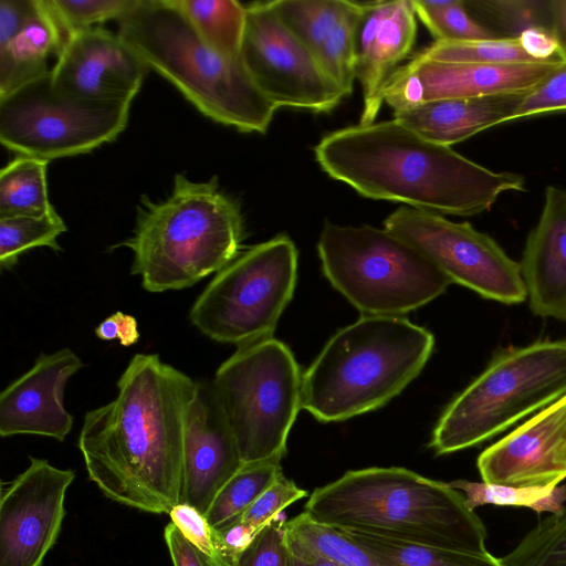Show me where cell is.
<instances>
[{"label": "cell", "instance_id": "obj_1", "mask_svg": "<svg viewBox=\"0 0 566 566\" xmlns=\"http://www.w3.org/2000/svg\"><path fill=\"white\" fill-rule=\"evenodd\" d=\"M117 396L84 416L77 447L109 499L154 514L180 503L186 416L197 381L157 354H136Z\"/></svg>", "mask_w": 566, "mask_h": 566}, {"label": "cell", "instance_id": "obj_2", "mask_svg": "<svg viewBox=\"0 0 566 566\" xmlns=\"http://www.w3.org/2000/svg\"><path fill=\"white\" fill-rule=\"evenodd\" d=\"M314 154L331 178L366 198L441 216L480 214L502 193L525 189L522 175L491 170L395 118L331 132Z\"/></svg>", "mask_w": 566, "mask_h": 566}, {"label": "cell", "instance_id": "obj_3", "mask_svg": "<svg viewBox=\"0 0 566 566\" xmlns=\"http://www.w3.org/2000/svg\"><path fill=\"white\" fill-rule=\"evenodd\" d=\"M318 524L394 541L488 553L482 520L450 483L399 467L345 472L315 489L304 511Z\"/></svg>", "mask_w": 566, "mask_h": 566}, {"label": "cell", "instance_id": "obj_4", "mask_svg": "<svg viewBox=\"0 0 566 566\" xmlns=\"http://www.w3.org/2000/svg\"><path fill=\"white\" fill-rule=\"evenodd\" d=\"M243 238L240 205L216 176L192 181L177 174L165 200L140 197L133 234L114 248L129 249L130 273L146 291L161 293L217 274L240 254Z\"/></svg>", "mask_w": 566, "mask_h": 566}, {"label": "cell", "instance_id": "obj_5", "mask_svg": "<svg viewBox=\"0 0 566 566\" xmlns=\"http://www.w3.org/2000/svg\"><path fill=\"white\" fill-rule=\"evenodd\" d=\"M117 21L120 39L205 116L244 133L268 130L276 107L241 57L211 49L171 0H138Z\"/></svg>", "mask_w": 566, "mask_h": 566}, {"label": "cell", "instance_id": "obj_6", "mask_svg": "<svg viewBox=\"0 0 566 566\" xmlns=\"http://www.w3.org/2000/svg\"><path fill=\"white\" fill-rule=\"evenodd\" d=\"M433 346V335L403 316L361 315L303 374L302 409L323 422L379 409L420 374Z\"/></svg>", "mask_w": 566, "mask_h": 566}, {"label": "cell", "instance_id": "obj_7", "mask_svg": "<svg viewBox=\"0 0 566 566\" xmlns=\"http://www.w3.org/2000/svg\"><path fill=\"white\" fill-rule=\"evenodd\" d=\"M566 395V340L497 354L439 418L430 448L439 455L476 446Z\"/></svg>", "mask_w": 566, "mask_h": 566}, {"label": "cell", "instance_id": "obj_8", "mask_svg": "<svg viewBox=\"0 0 566 566\" xmlns=\"http://www.w3.org/2000/svg\"><path fill=\"white\" fill-rule=\"evenodd\" d=\"M317 251L326 279L363 315L402 316L451 284L419 250L385 228L325 222Z\"/></svg>", "mask_w": 566, "mask_h": 566}, {"label": "cell", "instance_id": "obj_9", "mask_svg": "<svg viewBox=\"0 0 566 566\" xmlns=\"http://www.w3.org/2000/svg\"><path fill=\"white\" fill-rule=\"evenodd\" d=\"M211 382L242 462L282 460L302 409L303 374L291 349L274 337L238 346Z\"/></svg>", "mask_w": 566, "mask_h": 566}, {"label": "cell", "instance_id": "obj_10", "mask_svg": "<svg viewBox=\"0 0 566 566\" xmlns=\"http://www.w3.org/2000/svg\"><path fill=\"white\" fill-rule=\"evenodd\" d=\"M296 277V247L279 234L219 271L192 304L189 319L208 338L237 347L273 337Z\"/></svg>", "mask_w": 566, "mask_h": 566}, {"label": "cell", "instance_id": "obj_11", "mask_svg": "<svg viewBox=\"0 0 566 566\" xmlns=\"http://www.w3.org/2000/svg\"><path fill=\"white\" fill-rule=\"evenodd\" d=\"M130 103L77 98L55 88L51 71L0 96V142L19 156L50 161L92 151L125 128Z\"/></svg>", "mask_w": 566, "mask_h": 566}, {"label": "cell", "instance_id": "obj_12", "mask_svg": "<svg viewBox=\"0 0 566 566\" xmlns=\"http://www.w3.org/2000/svg\"><path fill=\"white\" fill-rule=\"evenodd\" d=\"M384 228L419 250L451 283L504 304L527 297L520 263L469 222L401 206L385 219Z\"/></svg>", "mask_w": 566, "mask_h": 566}, {"label": "cell", "instance_id": "obj_13", "mask_svg": "<svg viewBox=\"0 0 566 566\" xmlns=\"http://www.w3.org/2000/svg\"><path fill=\"white\" fill-rule=\"evenodd\" d=\"M240 57L256 86L276 108L324 113L334 109L345 97L269 2L247 6Z\"/></svg>", "mask_w": 566, "mask_h": 566}, {"label": "cell", "instance_id": "obj_14", "mask_svg": "<svg viewBox=\"0 0 566 566\" xmlns=\"http://www.w3.org/2000/svg\"><path fill=\"white\" fill-rule=\"evenodd\" d=\"M75 472L45 459L1 488L0 566H41L55 544L65 516V495Z\"/></svg>", "mask_w": 566, "mask_h": 566}, {"label": "cell", "instance_id": "obj_15", "mask_svg": "<svg viewBox=\"0 0 566 566\" xmlns=\"http://www.w3.org/2000/svg\"><path fill=\"white\" fill-rule=\"evenodd\" d=\"M559 66L440 62L413 56L388 80L384 102L398 109L439 99L528 92Z\"/></svg>", "mask_w": 566, "mask_h": 566}, {"label": "cell", "instance_id": "obj_16", "mask_svg": "<svg viewBox=\"0 0 566 566\" xmlns=\"http://www.w3.org/2000/svg\"><path fill=\"white\" fill-rule=\"evenodd\" d=\"M148 70L118 34L95 27L69 38L51 78L56 90L77 98L132 104Z\"/></svg>", "mask_w": 566, "mask_h": 566}, {"label": "cell", "instance_id": "obj_17", "mask_svg": "<svg viewBox=\"0 0 566 566\" xmlns=\"http://www.w3.org/2000/svg\"><path fill=\"white\" fill-rule=\"evenodd\" d=\"M476 467L488 483L560 484L566 479V395L485 449Z\"/></svg>", "mask_w": 566, "mask_h": 566}, {"label": "cell", "instance_id": "obj_18", "mask_svg": "<svg viewBox=\"0 0 566 566\" xmlns=\"http://www.w3.org/2000/svg\"><path fill=\"white\" fill-rule=\"evenodd\" d=\"M242 464L212 382L197 381L185 423L180 503L206 515L219 491Z\"/></svg>", "mask_w": 566, "mask_h": 566}, {"label": "cell", "instance_id": "obj_19", "mask_svg": "<svg viewBox=\"0 0 566 566\" xmlns=\"http://www.w3.org/2000/svg\"><path fill=\"white\" fill-rule=\"evenodd\" d=\"M83 366L70 348L39 355L28 371L1 391L0 436L36 434L64 441L73 427L64 390Z\"/></svg>", "mask_w": 566, "mask_h": 566}, {"label": "cell", "instance_id": "obj_20", "mask_svg": "<svg viewBox=\"0 0 566 566\" xmlns=\"http://www.w3.org/2000/svg\"><path fill=\"white\" fill-rule=\"evenodd\" d=\"M416 36L412 0L360 2L355 34L356 77L363 92L360 125L375 123L384 88L412 50Z\"/></svg>", "mask_w": 566, "mask_h": 566}, {"label": "cell", "instance_id": "obj_21", "mask_svg": "<svg viewBox=\"0 0 566 566\" xmlns=\"http://www.w3.org/2000/svg\"><path fill=\"white\" fill-rule=\"evenodd\" d=\"M520 266L532 312L566 321V190L546 187Z\"/></svg>", "mask_w": 566, "mask_h": 566}, {"label": "cell", "instance_id": "obj_22", "mask_svg": "<svg viewBox=\"0 0 566 566\" xmlns=\"http://www.w3.org/2000/svg\"><path fill=\"white\" fill-rule=\"evenodd\" d=\"M526 93L432 101L394 109V118L426 139L451 147L506 124Z\"/></svg>", "mask_w": 566, "mask_h": 566}, {"label": "cell", "instance_id": "obj_23", "mask_svg": "<svg viewBox=\"0 0 566 566\" xmlns=\"http://www.w3.org/2000/svg\"><path fill=\"white\" fill-rule=\"evenodd\" d=\"M66 39L46 0H40L34 18L4 46L0 48V96L32 83L51 70L50 55L62 52Z\"/></svg>", "mask_w": 566, "mask_h": 566}, {"label": "cell", "instance_id": "obj_24", "mask_svg": "<svg viewBox=\"0 0 566 566\" xmlns=\"http://www.w3.org/2000/svg\"><path fill=\"white\" fill-rule=\"evenodd\" d=\"M198 35L216 52L240 56L247 6L235 0H171Z\"/></svg>", "mask_w": 566, "mask_h": 566}, {"label": "cell", "instance_id": "obj_25", "mask_svg": "<svg viewBox=\"0 0 566 566\" xmlns=\"http://www.w3.org/2000/svg\"><path fill=\"white\" fill-rule=\"evenodd\" d=\"M353 1L276 0L269 6L315 59L332 41Z\"/></svg>", "mask_w": 566, "mask_h": 566}, {"label": "cell", "instance_id": "obj_26", "mask_svg": "<svg viewBox=\"0 0 566 566\" xmlns=\"http://www.w3.org/2000/svg\"><path fill=\"white\" fill-rule=\"evenodd\" d=\"M46 160L18 156L0 172V218L42 216L54 210L48 196Z\"/></svg>", "mask_w": 566, "mask_h": 566}, {"label": "cell", "instance_id": "obj_27", "mask_svg": "<svg viewBox=\"0 0 566 566\" xmlns=\"http://www.w3.org/2000/svg\"><path fill=\"white\" fill-rule=\"evenodd\" d=\"M281 476V459L243 463L214 497L208 522L214 528L233 523Z\"/></svg>", "mask_w": 566, "mask_h": 566}, {"label": "cell", "instance_id": "obj_28", "mask_svg": "<svg viewBox=\"0 0 566 566\" xmlns=\"http://www.w3.org/2000/svg\"><path fill=\"white\" fill-rule=\"evenodd\" d=\"M344 532L364 549L391 566H503L501 558L484 554L459 552L379 536Z\"/></svg>", "mask_w": 566, "mask_h": 566}, {"label": "cell", "instance_id": "obj_29", "mask_svg": "<svg viewBox=\"0 0 566 566\" xmlns=\"http://www.w3.org/2000/svg\"><path fill=\"white\" fill-rule=\"evenodd\" d=\"M459 490L467 506L474 511L484 505L526 507L536 513H558L566 505V485L513 486L455 480L449 482Z\"/></svg>", "mask_w": 566, "mask_h": 566}, {"label": "cell", "instance_id": "obj_30", "mask_svg": "<svg viewBox=\"0 0 566 566\" xmlns=\"http://www.w3.org/2000/svg\"><path fill=\"white\" fill-rule=\"evenodd\" d=\"M67 230L54 210L42 216L0 218V266L11 270L19 258L33 248L48 247L60 251L57 238Z\"/></svg>", "mask_w": 566, "mask_h": 566}, {"label": "cell", "instance_id": "obj_31", "mask_svg": "<svg viewBox=\"0 0 566 566\" xmlns=\"http://www.w3.org/2000/svg\"><path fill=\"white\" fill-rule=\"evenodd\" d=\"M415 56L440 62L482 64L537 63L524 52L517 36L472 41H434Z\"/></svg>", "mask_w": 566, "mask_h": 566}, {"label": "cell", "instance_id": "obj_32", "mask_svg": "<svg viewBox=\"0 0 566 566\" xmlns=\"http://www.w3.org/2000/svg\"><path fill=\"white\" fill-rule=\"evenodd\" d=\"M501 562L503 566H566V505L541 520Z\"/></svg>", "mask_w": 566, "mask_h": 566}, {"label": "cell", "instance_id": "obj_33", "mask_svg": "<svg viewBox=\"0 0 566 566\" xmlns=\"http://www.w3.org/2000/svg\"><path fill=\"white\" fill-rule=\"evenodd\" d=\"M417 18L436 41H472L497 38L469 13L463 0H412Z\"/></svg>", "mask_w": 566, "mask_h": 566}, {"label": "cell", "instance_id": "obj_34", "mask_svg": "<svg viewBox=\"0 0 566 566\" xmlns=\"http://www.w3.org/2000/svg\"><path fill=\"white\" fill-rule=\"evenodd\" d=\"M66 42L78 31L95 28L105 21L118 20L138 0H46Z\"/></svg>", "mask_w": 566, "mask_h": 566}, {"label": "cell", "instance_id": "obj_35", "mask_svg": "<svg viewBox=\"0 0 566 566\" xmlns=\"http://www.w3.org/2000/svg\"><path fill=\"white\" fill-rule=\"evenodd\" d=\"M171 522L182 535L199 549L213 566H235L227 555L219 533L206 515L191 505L180 503L169 513Z\"/></svg>", "mask_w": 566, "mask_h": 566}, {"label": "cell", "instance_id": "obj_36", "mask_svg": "<svg viewBox=\"0 0 566 566\" xmlns=\"http://www.w3.org/2000/svg\"><path fill=\"white\" fill-rule=\"evenodd\" d=\"M468 3L492 17L496 23L511 33V36H517L531 27L552 28L549 1L492 0Z\"/></svg>", "mask_w": 566, "mask_h": 566}, {"label": "cell", "instance_id": "obj_37", "mask_svg": "<svg viewBox=\"0 0 566 566\" xmlns=\"http://www.w3.org/2000/svg\"><path fill=\"white\" fill-rule=\"evenodd\" d=\"M562 111H566V64L530 90L507 123Z\"/></svg>", "mask_w": 566, "mask_h": 566}, {"label": "cell", "instance_id": "obj_38", "mask_svg": "<svg viewBox=\"0 0 566 566\" xmlns=\"http://www.w3.org/2000/svg\"><path fill=\"white\" fill-rule=\"evenodd\" d=\"M292 480L281 476L237 521L263 530L292 503L306 496ZM235 522V521H234Z\"/></svg>", "mask_w": 566, "mask_h": 566}, {"label": "cell", "instance_id": "obj_39", "mask_svg": "<svg viewBox=\"0 0 566 566\" xmlns=\"http://www.w3.org/2000/svg\"><path fill=\"white\" fill-rule=\"evenodd\" d=\"M280 515L259 533L235 566H290L283 533L285 522Z\"/></svg>", "mask_w": 566, "mask_h": 566}, {"label": "cell", "instance_id": "obj_40", "mask_svg": "<svg viewBox=\"0 0 566 566\" xmlns=\"http://www.w3.org/2000/svg\"><path fill=\"white\" fill-rule=\"evenodd\" d=\"M522 49L537 63L565 65L566 52L553 28L537 25L525 29L517 35Z\"/></svg>", "mask_w": 566, "mask_h": 566}, {"label": "cell", "instance_id": "obj_41", "mask_svg": "<svg viewBox=\"0 0 566 566\" xmlns=\"http://www.w3.org/2000/svg\"><path fill=\"white\" fill-rule=\"evenodd\" d=\"M39 9L40 0H0V48L9 43Z\"/></svg>", "mask_w": 566, "mask_h": 566}, {"label": "cell", "instance_id": "obj_42", "mask_svg": "<svg viewBox=\"0 0 566 566\" xmlns=\"http://www.w3.org/2000/svg\"><path fill=\"white\" fill-rule=\"evenodd\" d=\"M95 335L101 340L118 339L125 347L136 344L139 339L136 318L120 311L102 321L95 328Z\"/></svg>", "mask_w": 566, "mask_h": 566}, {"label": "cell", "instance_id": "obj_43", "mask_svg": "<svg viewBox=\"0 0 566 566\" xmlns=\"http://www.w3.org/2000/svg\"><path fill=\"white\" fill-rule=\"evenodd\" d=\"M164 535L174 566H213L172 522L165 527Z\"/></svg>", "mask_w": 566, "mask_h": 566}, {"label": "cell", "instance_id": "obj_44", "mask_svg": "<svg viewBox=\"0 0 566 566\" xmlns=\"http://www.w3.org/2000/svg\"><path fill=\"white\" fill-rule=\"evenodd\" d=\"M227 555L237 564L241 554L252 544L262 531L249 523L235 521L217 528Z\"/></svg>", "mask_w": 566, "mask_h": 566}, {"label": "cell", "instance_id": "obj_45", "mask_svg": "<svg viewBox=\"0 0 566 566\" xmlns=\"http://www.w3.org/2000/svg\"><path fill=\"white\" fill-rule=\"evenodd\" d=\"M552 28L566 52V0L549 1Z\"/></svg>", "mask_w": 566, "mask_h": 566}, {"label": "cell", "instance_id": "obj_46", "mask_svg": "<svg viewBox=\"0 0 566 566\" xmlns=\"http://www.w3.org/2000/svg\"><path fill=\"white\" fill-rule=\"evenodd\" d=\"M286 545V544H285ZM290 566H340L322 556L287 546Z\"/></svg>", "mask_w": 566, "mask_h": 566}]
</instances>
